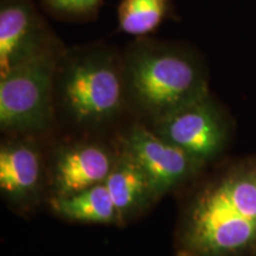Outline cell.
<instances>
[{
  "instance_id": "1",
  "label": "cell",
  "mask_w": 256,
  "mask_h": 256,
  "mask_svg": "<svg viewBox=\"0 0 256 256\" xmlns=\"http://www.w3.org/2000/svg\"><path fill=\"white\" fill-rule=\"evenodd\" d=\"M178 256H244L256 252V158L226 168L185 206Z\"/></svg>"
},
{
  "instance_id": "2",
  "label": "cell",
  "mask_w": 256,
  "mask_h": 256,
  "mask_svg": "<svg viewBox=\"0 0 256 256\" xmlns=\"http://www.w3.org/2000/svg\"><path fill=\"white\" fill-rule=\"evenodd\" d=\"M122 64L128 112L147 124L210 94L206 60L184 42L134 38Z\"/></svg>"
},
{
  "instance_id": "3",
  "label": "cell",
  "mask_w": 256,
  "mask_h": 256,
  "mask_svg": "<svg viewBox=\"0 0 256 256\" xmlns=\"http://www.w3.org/2000/svg\"><path fill=\"white\" fill-rule=\"evenodd\" d=\"M57 116L86 130L114 122L128 112L122 50L104 42L64 50L54 84Z\"/></svg>"
},
{
  "instance_id": "4",
  "label": "cell",
  "mask_w": 256,
  "mask_h": 256,
  "mask_svg": "<svg viewBox=\"0 0 256 256\" xmlns=\"http://www.w3.org/2000/svg\"><path fill=\"white\" fill-rule=\"evenodd\" d=\"M66 46L50 49L0 74V127L14 136L46 132L57 118L54 84Z\"/></svg>"
},
{
  "instance_id": "5",
  "label": "cell",
  "mask_w": 256,
  "mask_h": 256,
  "mask_svg": "<svg viewBox=\"0 0 256 256\" xmlns=\"http://www.w3.org/2000/svg\"><path fill=\"white\" fill-rule=\"evenodd\" d=\"M150 126L202 168L220 154L228 140L226 116L211 92Z\"/></svg>"
},
{
  "instance_id": "6",
  "label": "cell",
  "mask_w": 256,
  "mask_h": 256,
  "mask_svg": "<svg viewBox=\"0 0 256 256\" xmlns=\"http://www.w3.org/2000/svg\"><path fill=\"white\" fill-rule=\"evenodd\" d=\"M120 148L142 168L159 198L196 177L203 168L183 150L140 120L127 128Z\"/></svg>"
},
{
  "instance_id": "7",
  "label": "cell",
  "mask_w": 256,
  "mask_h": 256,
  "mask_svg": "<svg viewBox=\"0 0 256 256\" xmlns=\"http://www.w3.org/2000/svg\"><path fill=\"white\" fill-rule=\"evenodd\" d=\"M119 151L96 142H74L57 147L48 162V194L68 197L104 184L113 171Z\"/></svg>"
},
{
  "instance_id": "8",
  "label": "cell",
  "mask_w": 256,
  "mask_h": 256,
  "mask_svg": "<svg viewBox=\"0 0 256 256\" xmlns=\"http://www.w3.org/2000/svg\"><path fill=\"white\" fill-rule=\"evenodd\" d=\"M0 190L16 211H31L48 194V162L31 136H16L0 147Z\"/></svg>"
},
{
  "instance_id": "9",
  "label": "cell",
  "mask_w": 256,
  "mask_h": 256,
  "mask_svg": "<svg viewBox=\"0 0 256 256\" xmlns=\"http://www.w3.org/2000/svg\"><path fill=\"white\" fill-rule=\"evenodd\" d=\"M62 46L34 0H0V74Z\"/></svg>"
},
{
  "instance_id": "10",
  "label": "cell",
  "mask_w": 256,
  "mask_h": 256,
  "mask_svg": "<svg viewBox=\"0 0 256 256\" xmlns=\"http://www.w3.org/2000/svg\"><path fill=\"white\" fill-rule=\"evenodd\" d=\"M104 184L124 224L142 215L160 200L145 172L120 147L113 171Z\"/></svg>"
},
{
  "instance_id": "11",
  "label": "cell",
  "mask_w": 256,
  "mask_h": 256,
  "mask_svg": "<svg viewBox=\"0 0 256 256\" xmlns=\"http://www.w3.org/2000/svg\"><path fill=\"white\" fill-rule=\"evenodd\" d=\"M49 204L55 215L68 222L107 226L124 224L104 183L68 197L50 198Z\"/></svg>"
},
{
  "instance_id": "12",
  "label": "cell",
  "mask_w": 256,
  "mask_h": 256,
  "mask_svg": "<svg viewBox=\"0 0 256 256\" xmlns=\"http://www.w3.org/2000/svg\"><path fill=\"white\" fill-rule=\"evenodd\" d=\"M118 28L136 38L148 37L168 20H177L174 0H120Z\"/></svg>"
},
{
  "instance_id": "13",
  "label": "cell",
  "mask_w": 256,
  "mask_h": 256,
  "mask_svg": "<svg viewBox=\"0 0 256 256\" xmlns=\"http://www.w3.org/2000/svg\"><path fill=\"white\" fill-rule=\"evenodd\" d=\"M48 14L66 22H89L98 17L104 0H40Z\"/></svg>"
}]
</instances>
